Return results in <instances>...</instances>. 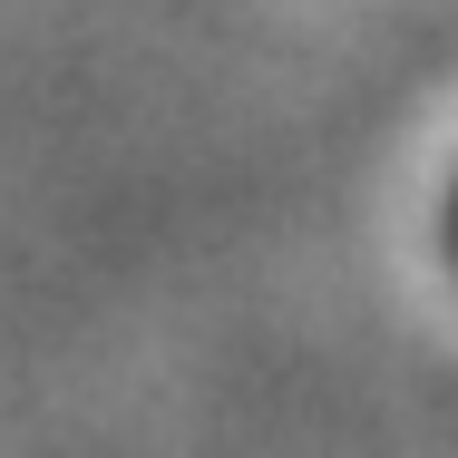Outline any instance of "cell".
Wrapping results in <instances>:
<instances>
[{
    "label": "cell",
    "instance_id": "obj_1",
    "mask_svg": "<svg viewBox=\"0 0 458 458\" xmlns=\"http://www.w3.org/2000/svg\"><path fill=\"white\" fill-rule=\"evenodd\" d=\"M439 264L458 274V176H449V195H439Z\"/></svg>",
    "mask_w": 458,
    "mask_h": 458
}]
</instances>
